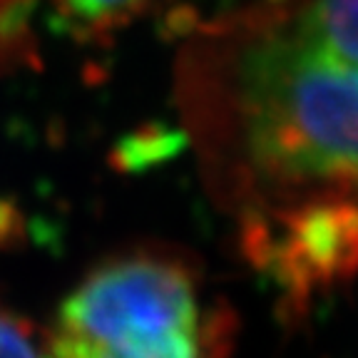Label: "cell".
<instances>
[{
	"instance_id": "cell-1",
	"label": "cell",
	"mask_w": 358,
	"mask_h": 358,
	"mask_svg": "<svg viewBox=\"0 0 358 358\" xmlns=\"http://www.w3.org/2000/svg\"><path fill=\"white\" fill-rule=\"evenodd\" d=\"M201 150L246 222L358 204V0L254 8L187 60Z\"/></svg>"
},
{
	"instance_id": "cell-2",
	"label": "cell",
	"mask_w": 358,
	"mask_h": 358,
	"mask_svg": "<svg viewBox=\"0 0 358 358\" xmlns=\"http://www.w3.org/2000/svg\"><path fill=\"white\" fill-rule=\"evenodd\" d=\"M234 319L177 252L142 246L78 281L45 338L48 358H229Z\"/></svg>"
},
{
	"instance_id": "cell-3",
	"label": "cell",
	"mask_w": 358,
	"mask_h": 358,
	"mask_svg": "<svg viewBox=\"0 0 358 358\" xmlns=\"http://www.w3.org/2000/svg\"><path fill=\"white\" fill-rule=\"evenodd\" d=\"M244 246L296 303L358 274V204L319 201L244 224Z\"/></svg>"
},
{
	"instance_id": "cell-4",
	"label": "cell",
	"mask_w": 358,
	"mask_h": 358,
	"mask_svg": "<svg viewBox=\"0 0 358 358\" xmlns=\"http://www.w3.org/2000/svg\"><path fill=\"white\" fill-rule=\"evenodd\" d=\"M65 20L87 33L120 28L124 22L137 20L150 10L157 0H55Z\"/></svg>"
},
{
	"instance_id": "cell-5",
	"label": "cell",
	"mask_w": 358,
	"mask_h": 358,
	"mask_svg": "<svg viewBox=\"0 0 358 358\" xmlns=\"http://www.w3.org/2000/svg\"><path fill=\"white\" fill-rule=\"evenodd\" d=\"M0 358H48L45 338H38L22 319L0 306Z\"/></svg>"
}]
</instances>
